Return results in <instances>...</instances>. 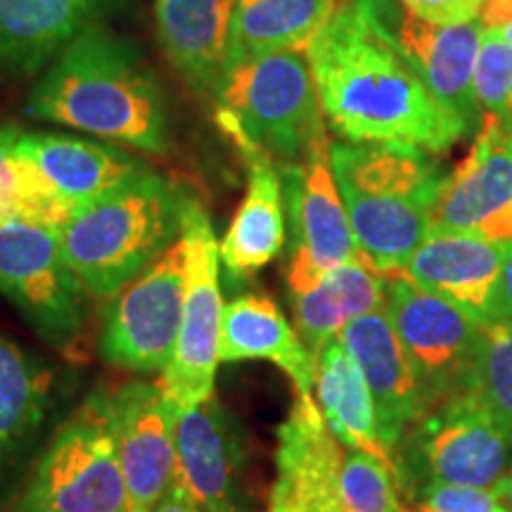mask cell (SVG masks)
I'll list each match as a JSON object with an SVG mask.
<instances>
[{
  "label": "cell",
  "mask_w": 512,
  "mask_h": 512,
  "mask_svg": "<svg viewBox=\"0 0 512 512\" xmlns=\"http://www.w3.org/2000/svg\"><path fill=\"white\" fill-rule=\"evenodd\" d=\"M306 57L328 128L347 143H399L444 155L472 131L354 0L337 10Z\"/></svg>",
  "instance_id": "cell-1"
},
{
  "label": "cell",
  "mask_w": 512,
  "mask_h": 512,
  "mask_svg": "<svg viewBox=\"0 0 512 512\" xmlns=\"http://www.w3.org/2000/svg\"><path fill=\"white\" fill-rule=\"evenodd\" d=\"M27 114L147 155L169 147V112L155 69L133 38L100 22L79 31L43 69Z\"/></svg>",
  "instance_id": "cell-2"
},
{
  "label": "cell",
  "mask_w": 512,
  "mask_h": 512,
  "mask_svg": "<svg viewBox=\"0 0 512 512\" xmlns=\"http://www.w3.org/2000/svg\"><path fill=\"white\" fill-rule=\"evenodd\" d=\"M330 164L358 252L384 278L401 273L430 235L448 174L430 152L399 143L332 140Z\"/></svg>",
  "instance_id": "cell-3"
},
{
  "label": "cell",
  "mask_w": 512,
  "mask_h": 512,
  "mask_svg": "<svg viewBox=\"0 0 512 512\" xmlns=\"http://www.w3.org/2000/svg\"><path fill=\"white\" fill-rule=\"evenodd\" d=\"M195 197L145 169L83 204L62 228L64 259L93 299H110L181 238Z\"/></svg>",
  "instance_id": "cell-4"
},
{
  "label": "cell",
  "mask_w": 512,
  "mask_h": 512,
  "mask_svg": "<svg viewBox=\"0 0 512 512\" xmlns=\"http://www.w3.org/2000/svg\"><path fill=\"white\" fill-rule=\"evenodd\" d=\"M214 100L216 121L242 159L268 157L280 169L330 140L306 53L280 50L233 64Z\"/></svg>",
  "instance_id": "cell-5"
},
{
  "label": "cell",
  "mask_w": 512,
  "mask_h": 512,
  "mask_svg": "<svg viewBox=\"0 0 512 512\" xmlns=\"http://www.w3.org/2000/svg\"><path fill=\"white\" fill-rule=\"evenodd\" d=\"M131 510L112 432V394L98 389L48 439L12 512Z\"/></svg>",
  "instance_id": "cell-6"
},
{
  "label": "cell",
  "mask_w": 512,
  "mask_h": 512,
  "mask_svg": "<svg viewBox=\"0 0 512 512\" xmlns=\"http://www.w3.org/2000/svg\"><path fill=\"white\" fill-rule=\"evenodd\" d=\"M392 458L396 482L408 498L427 484L496 491L512 470V434L463 392L422 415Z\"/></svg>",
  "instance_id": "cell-7"
},
{
  "label": "cell",
  "mask_w": 512,
  "mask_h": 512,
  "mask_svg": "<svg viewBox=\"0 0 512 512\" xmlns=\"http://www.w3.org/2000/svg\"><path fill=\"white\" fill-rule=\"evenodd\" d=\"M183 233L131 283L107 299L102 313L100 356L114 368L162 373L174 356L185 309Z\"/></svg>",
  "instance_id": "cell-8"
},
{
  "label": "cell",
  "mask_w": 512,
  "mask_h": 512,
  "mask_svg": "<svg viewBox=\"0 0 512 512\" xmlns=\"http://www.w3.org/2000/svg\"><path fill=\"white\" fill-rule=\"evenodd\" d=\"M0 294L60 351L81 337L88 292L64 259L62 228L0 226Z\"/></svg>",
  "instance_id": "cell-9"
},
{
  "label": "cell",
  "mask_w": 512,
  "mask_h": 512,
  "mask_svg": "<svg viewBox=\"0 0 512 512\" xmlns=\"http://www.w3.org/2000/svg\"><path fill=\"white\" fill-rule=\"evenodd\" d=\"M188 247L185 264V309L176 349L169 366L162 370L159 387L176 403L178 411L200 406L214 396L216 368H219L223 294L219 238L207 211L195 200L183 226Z\"/></svg>",
  "instance_id": "cell-10"
},
{
  "label": "cell",
  "mask_w": 512,
  "mask_h": 512,
  "mask_svg": "<svg viewBox=\"0 0 512 512\" xmlns=\"http://www.w3.org/2000/svg\"><path fill=\"white\" fill-rule=\"evenodd\" d=\"M396 335L411 356L430 408L463 394L482 342V328L460 306L422 290L403 273L387 278V306Z\"/></svg>",
  "instance_id": "cell-11"
},
{
  "label": "cell",
  "mask_w": 512,
  "mask_h": 512,
  "mask_svg": "<svg viewBox=\"0 0 512 512\" xmlns=\"http://www.w3.org/2000/svg\"><path fill=\"white\" fill-rule=\"evenodd\" d=\"M330 145L332 138L299 162L280 166L292 233L287 290L318 283L332 268L361 254L330 164Z\"/></svg>",
  "instance_id": "cell-12"
},
{
  "label": "cell",
  "mask_w": 512,
  "mask_h": 512,
  "mask_svg": "<svg viewBox=\"0 0 512 512\" xmlns=\"http://www.w3.org/2000/svg\"><path fill=\"white\" fill-rule=\"evenodd\" d=\"M430 233H470L512 245V133L484 114L467 157L446 178Z\"/></svg>",
  "instance_id": "cell-13"
},
{
  "label": "cell",
  "mask_w": 512,
  "mask_h": 512,
  "mask_svg": "<svg viewBox=\"0 0 512 512\" xmlns=\"http://www.w3.org/2000/svg\"><path fill=\"white\" fill-rule=\"evenodd\" d=\"M354 3L399 48V53L406 57L441 105L463 117L472 128L482 121V110L472 91V76L482 43L479 22L463 27H439L408 15L394 0H354Z\"/></svg>",
  "instance_id": "cell-14"
},
{
  "label": "cell",
  "mask_w": 512,
  "mask_h": 512,
  "mask_svg": "<svg viewBox=\"0 0 512 512\" xmlns=\"http://www.w3.org/2000/svg\"><path fill=\"white\" fill-rule=\"evenodd\" d=\"M176 403L159 382L133 380L112 394V432L133 510L162 501L176 482Z\"/></svg>",
  "instance_id": "cell-15"
},
{
  "label": "cell",
  "mask_w": 512,
  "mask_h": 512,
  "mask_svg": "<svg viewBox=\"0 0 512 512\" xmlns=\"http://www.w3.org/2000/svg\"><path fill=\"white\" fill-rule=\"evenodd\" d=\"M245 472V434L216 396L178 411L176 479L202 512H247Z\"/></svg>",
  "instance_id": "cell-16"
},
{
  "label": "cell",
  "mask_w": 512,
  "mask_h": 512,
  "mask_svg": "<svg viewBox=\"0 0 512 512\" xmlns=\"http://www.w3.org/2000/svg\"><path fill=\"white\" fill-rule=\"evenodd\" d=\"M339 342L366 377L375 403L377 430L389 453H394L403 434L430 411L418 370L396 335L387 309L349 320Z\"/></svg>",
  "instance_id": "cell-17"
},
{
  "label": "cell",
  "mask_w": 512,
  "mask_h": 512,
  "mask_svg": "<svg viewBox=\"0 0 512 512\" xmlns=\"http://www.w3.org/2000/svg\"><path fill=\"white\" fill-rule=\"evenodd\" d=\"M344 456L347 446L332 434L318 401L297 394L290 415L278 427L271 510L316 512L342 505L339 472Z\"/></svg>",
  "instance_id": "cell-18"
},
{
  "label": "cell",
  "mask_w": 512,
  "mask_h": 512,
  "mask_svg": "<svg viewBox=\"0 0 512 512\" xmlns=\"http://www.w3.org/2000/svg\"><path fill=\"white\" fill-rule=\"evenodd\" d=\"M53 408V370L0 335V479L10 494L22 489L48 444Z\"/></svg>",
  "instance_id": "cell-19"
},
{
  "label": "cell",
  "mask_w": 512,
  "mask_h": 512,
  "mask_svg": "<svg viewBox=\"0 0 512 512\" xmlns=\"http://www.w3.org/2000/svg\"><path fill=\"white\" fill-rule=\"evenodd\" d=\"M505 247L470 233H430L401 273L479 323H491Z\"/></svg>",
  "instance_id": "cell-20"
},
{
  "label": "cell",
  "mask_w": 512,
  "mask_h": 512,
  "mask_svg": "<svg viewBox=\"0 0 512 512\" xmlns=\"http://www.w3.org/2000/svg\"><path fill=\"white\" fill-rule=\"evenodd\" d=\"M238 0H157V38L166 60L195 93L214 98L228 62Z\"/></svg>",
  "instance_id": "cell-21"
},
{
  "label": "cell",
  "mask_w": 512,
  "mask_h": 512,
  "mask_svg": "<svg viewBox=\"0 0 512 512\" xmlns=\"http://www.w3.org/2000/svg\"><path fill=\"white\" fill-rule=\"evenodd\" d=\"M112 0H0V74L36 76Z\"/></svg>",
  "instance_id": "cell-22"
},
{
  "label": "cell",
  "mask_w": 512,
  "mask_h": 512,
  "mask_svg": "<svg viewBox=\"0 0 512 512\" xmlns=\"http://www.w3.org/2000/svg\"><path fill=\"white\" fill-rule=\"evenodd\" d=\"M219 361H271L290 377L299 396H313L316 363L280 306L264 292H245L226 304Z\"/></svg>",
  "instance_id": "cell-23"
},
{
  "label": "cell",
  "mask_w": 512,
  "mask_h": 512,
  "mask_svg": "<svg viewBox=\"0 0 512 512\" xmlns=\"http://www.w3.org/2000/svg\"><path fill=\"white\" fill-rule=\"evenodd\" d=\"M17 152L29 157L74 209H81L83 204L98 200L128 178L150 169L119 147L62 133H24Z\"/></svg>",
  "instance_id": "cell-24"
},
{
  "label": "cell",
  "mask_w": 512,
  "mask_h": 512,
  "mask_svg": "<svg viewBox=\"0 0 512 512\" xmlns=\"http://www.w3.org/2000/svg\"><path fill=\"white\" fill-rule=\"evenodd\" d=\"M249 178L233 221L219 242L221 266L233 280L252 278L283 252L287 238L280 169L268 157L245 159Z\"/></svg>",
  "instance_id": "cell-25"
},
{
  "label": "cell",
  "mask_w": 512,
  "mask_h": 512,
  "mask_svg": "<svg viewBox=\"0 0 512 512\" xmlns=\"http://www.w3.org/2000/svg\"><path fill=\"white\" fill-rule=\"evenodd\" d=\"M339 8V0H238L226 69L280 50L306 53Z\"/></svg>",
  "instance_id": "cell-26"
},
{
  "label": "cell",
  "mask_w": 512,
  "mask_h": 512,
  "mask_svg": "<svg viewBox=\"0 0 512 512\" xmlns=\"http://www.w3.org/2000/svg\"><path fill=\"white\" fill-rule=\"evenodd\" d=\"M318 406L332 434L351 451H363L394 467V458L384 446L377 430V413L373 396L361 368L344 349V344L332 339L316 361ZM396 475V472H394Z\"/></svg>",
  "instance_id": "cell-27"
},
{
  "label": "cell",
  "mask_w": 512,
  "mask_h": 512,
  "mask_svg": "<svg viewBox=\"0 0 512 512\" xmlns=\"http://www.w3.org/2000/svg\"><path fill=\"white\" fill-rule=\"evenodd\" d=\"M74 211L29 157L17 152L8 164L0 166V226L31 223L64 228Z\"/></svg>",
  "instance_id": "cell-28"
},
{
  "label": "cell",
  "mask_w": 512,
  "mask_h": 512,
  "mask_svg": "<svg viewBox=\"0 0 512 512\" xmlns=\"http://www.w3.org/2000/svg\"><path fill=\"white\" fill-rule=\"evenodd\" d=\"M465 392L512 434V323H484Z\"/></svg>",
  "instance_id": "cell-29"
},
{
  "label": "cell",
  "mask_w": 512,
  "mask_h": 512,
  "mask_svg": "<svg viewBox=\"0 0 512 512\" xmlns=\"http://www.w3.org/2000/svg\"><path fill=\"white\" fill-rule=\"evenodd\" d=\"M339 503L347 512H408L394 467L351 448L339 472Z\"/></svg>",
  "instance_id": "cell-30"
},
{
  "label": "cell",
  "mask_w": 512,
  "mask_h": 512,
  "mask_svg": "<svg viewBox=\"0 0 512 512\" xmlns=\"http://www.w3.org/2000/svg\"><path fill=\"white\" fill-rule=\"evenodd\" d=\"M287 297L294 313V330L316 363L323 349L342 335L344 325L349 323L344 306L325 275L309 287L287 290Z\"/></svg>",
  "instance_id": "cell-31"
},
{
  "label": "cell",
  "mask_w": 512,
  "mask_h": 512,
  "mask_svg": "<svg viewBox=\"0 0 512 512\" xmlns=\"http://www.w3.org/2000/svg\"><path fill=\"white\" fill-rule=\"evenodd\" d=\"M479 110L512 124V46L498 31L482 29V43L472 76Z\"/></svg>",
  "instance_id": "cell-32"
},
{
  "label": "cell",
  "mask_w": 512,
  "mask_h": 512,
  "mask_svg": "<svg viewBox=\"0 0 512 512\" xmlns=\"http://www.w3.org/2000/svg\"><path fill=\"white\" fill-rule=\"evenodd\" d=\"M415 512H510L491 489L451 484H427L411 496Z\"/></svg>",
  "instance_id": "cell-33"
},
{
  "label": "cell",
  "mask_w": 512,
  "mask_h": 512,
  "mask_svg": "<svg viewBox=\"0 0 512 512\" xmlns=\"http://www.w3.org/2000/svg\"><path fill=\"white\" fill-rule=\"evenodd\" d=\"M408 15L439 27H463L479 19L482 0H399Z\"/></svg>",
  "instance_id": "cell-34"
},
{
  "label": "cell",
  "mask_w": 512,
  "mask_h": 512,
  "mask_svg": "<svg viewBox=\"0 0 512 512\" xmlns=\"http://www.w3.org/2000/svg\"><path fill=\"white\" fill-rule=\"evenodd\" d=\"M491 323H512V245L505 247L501 283H498L494 320Z\"/></svg>",
  "instance_id": "cell-35"
},
{
  "label": "cell",
  "mask_w": 512,
  "mask_h": 512,
  "mask_svg": "<svg viewBox=\"0 0 512 512\" xmlns=\"http://www.w3.org/2000/svg\"><path fill=\"white\" fill-rule=\"evenodd\" d=\"M477 22L484 31H503L512 22V0H482Z\"/></svg>",
  "instance_id": "cell-36"
},
{
  "label": "cell",
  "mask_w": 512,
  "mask_h": 512,
  "mask_svg": "<svg viewBox=\"0 0 512 512\" xmlns=\"http://www.w3.org/2000/svg\"><path fill=\"white\" fill-rule=\"evenodd\" d=\"M152 512H202V510L195 498L190 496V491L176 479L174 486L166 491V496L155 505V508H152Z\"/></svg>",
  "instance_id": "cell-37"
},
{
  "label": "cell",
  "mask_w": 512,
  "mask_h": 512,
  "mask_svg": "<svg viewBox=\"0 0 512 512\" xmlns=\"http://www.w3.org/2000/svg\"><path fill=\"white\" fill-rule=\"evenodd\" d=\"M22 136H24V131L17 124L0 121V166L8 164L10 159L17 155V145Z\"/></svg>",
  "instance_id": "cell-38"
},
{
  "label": "cell",
  "mask_w": 512,
  "mask_h": 512,
  "mask_svg": "<svg viewBox=\"0 0 512 512\" xmlns=\"http://www.w3.org/2000/svg\"><path fill=\"white\" fill-rule=\"evenodd\" d=\"M496 494L501 496V501H503L505 505H508L510 512H512V470L508 472V477L503 479L501 486H498V489H496Z\"/></svg>",
  "instance_id": "cell-39"
},
{
  "label": "cell",
  "mask_w": 512,
  "mask_h": 512,
  "mask_svg": "<svg viewBox=\"0 0 512 512\" xmlns=\"http://www.w3.org/2000/svg\"><path fill=\"white\" fill-rule=\"evenodd\" d=\"M10 498H12V494L8 491V486H5V484H3V479H0V508H3V505L8 503Z\"/></svg>",
  "instance_id": "cell-40"
},
{
  "label": "cell",
  "mask_w": 512,
  "mask_h": 512,
  "mask_svg": "<svg viewBox=\"0 0 512 512\" xmlns=\"http://www.w3.org/2000/svg\"><path fill=\"white\" fill-rule=\"evenodd\" d=\"M498 34H501L503 38H505V41H508L510 43V46H512V22L508 24V27H505L503 31H498Z\"/></svg>",
  "instance_id": "cell-41"
},
{
  "label": "cell",
  "mask_w": 512,
  "mask_h": 512,
  "mask_svg": "<svg viewBox=\"0 0 512 512\" xmlns=\"http://www.w3.org/2000/svg\"><path fill=\"white\" fill-rule=\"evenodd\" d=\"M290 512H294V510H290ZM316 512H347L342 508V505H337V508H325V510H316Z\"/></svg>",
  "instance_id": "cell-42"
},
{
  "label": "cell",
  "mask_w": 512,
  "mask_h": 512,
  "mask_svg": "<svg viewBox=\"0 0 512 512\" xmlns=\"http://www.w3.org/2000/svg\"><path fill=\"white\" fill-rule=\"evenodd\" d=\"M268 512H290V510H268Z\"/></svg>",
  "instance_id": "cell-43"
},
{
  "label": "cell",
  "mask_w": 512,
  "mask_h": 512,
  "mask_svg": "<svg viewBox=\"0 0 512 512\" xmlns=\"http://www.w3.org/2000/svg\"><path fill=\"white\" fill-rule=\"evenodd\" d=\"M505 126H508V131H510V133H512V124H505Z\"/></svg>",
  "instance_id": "cell-44"
},
{
  "label": "cell",
  "mask_w": 512,
  "mask_h": 512,
  "mask_svg": "<svg viewBox=\"0 0 512 512\" xmlns=\"http://www.w3.org/2000/svg\"><path fill=\"white\" fill-rule=\"evenodd\" d=\"M339 3H342V5H344V3H349V0H339Z\"/></svg>",
  "instance_id": "cell-45"
},
{
  "label": "cell",
  "mask_w": 512,
  "mask_h": 512,
  "mask_svg": "<svg viewBox=\"0 0 512 512\" xmlns=\"http://www.w3.org/2000/svg\"><path fill=\"white\" fill-rule=\"evenodd\" d=\"M131 512H147V510H131Z\"/></svg>",
  "instance_id": "cell-46"
}]
</instances>
